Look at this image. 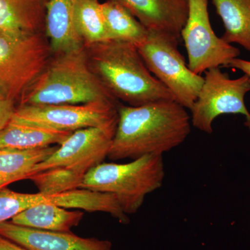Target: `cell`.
Segmentation results:
<instances>
[{
	"label": "cell",
	"mask_w": 250,
	"mask_h": 250,
	"mask_svg": "<svg viewBox=\"0 0 250 250\" xmlns=\"http://www.w3.org/2000/svg\"><path fill=\"white\" fill-rule=\"evenodd\" d=\"M105 25L109 40L125 41L138 45L146 40L149 31L115 0L101 3Z\"/></svg>",
	"instance_id": "d6986e66"
},
{
	"label": "cell",
	"mask_w": 250,
	"mask_h": 250,
	"mask_svg": "<svg viewBox=\"0 0 250 250\" xmlns=\"http://www.w3.org/2000/svg\"><path fill=\"white\" fill-rule=\"evenodd\" d=\"M16 102L0 90V131L6 127L14 115Z\"/></svg>",
	"instance_id": "7402d4cb"
},
{
	"label": "cell",
	"mask_w": 250,
	"mask_h": 250,
	"mask_svg": "<svg viewBox=\"0 0 250 250\" xmlns=\"http://www.w3.org/2000/svg\"><path fill=\"white\" fill-rule=\"evenodd\" d=\"M0 235L29 250H113L106 240L26 228L11 221L0 223Z\"/></svg>",
	"instance_id": "8fae6325"
},
{
	"label": "cell",
	"mask_w": 250,
	"mask_h": 250,
	"mask_svg": "<svg viewBox=\"0 0 250 250\" xmlns=\"http://www.w3.org/2000/svg\"><path fill=\"white\" fill-rule=\"evenodd\" d=\"M191 118L175 100L133 106L120 104L108 158L111 161L161 155L178 147L190 133Z\"/></svg>",
	"instance_id": "6da1fadb"
},
{
	"label": "cell",
	"mask_w": 250,
	"mask_h": 250,
	"mask_svg": "<svg viewBox=\"0 0 250 250\" xmlns=\"http://www.w3.org/2000/svg\"><path fill=\"white\" fill-rule=\"evenodd\" d=\"M78 1H47L45 36L53 54L75 50L84 45L75 27V11Z\"/></svg>",
	"instance_id": "5bb4252c"
},
{
	"label": "cell",
	"mask_w": 250,
	"mask_h": 250,
	"mask_svg": "<svg viewBox=\"0 0 250 250\" xmlns=\"http://www.w3.org/2000/svg\"><path fill=\"white\" fill-rule=\"evenodd\" d=\"M82 210H69L53 204H41L21 212L11 223L45 231L70 232L83 219Z\"/></svg>",
	"instance_id": "9a60e30c"
},
{
	"label": "cell",
	"mask_w": 250,
	"mask_h": 250,
	"mask_svg": "<svg viewBox=\"0 0 250 250\" xmlns=\"http://www.w3.org/2000/svg\"><path fill=\"white\" fill-rule=\"evenodd\" d=\"M75 22L77 32L84 45L109 41L101 3L98 0H79Z\"/></svg>",
	"instance_id": "ffe728a7"
},
{
	"label": "cell",
	"mask_w": 250,
	"mask_h": 250,
	"mask_svg": "<svg viewBox=\"0 0 250 250\" xmlns=\"http://www.w3.org/2000/svg\"><path fill=\"white\" fill-rule=\"evenodd\" d=\"M164 177L163 156L147 155L126 164L103 162L86 172L80 188L111 194L128 215L136 213L148 194L162 187Z\"/></svg>",
	"instance_id": "277c9868"
},
{
	"label": "cell",
	"mask_w": 250,
	"mask_h": 250,
	"mask_svg": "<svg viewBox=\"0 0 250 250\" xmlns=\"http://www.w3.org/2000/svg\"><path fill=\"white\" fill-rule=\"evenodd\" d=\"M117 125L73 131L47 159L37 164L29 175L55 167L86 174L108 157Z\"/></svg>",
	"instance_id": "30bf717a"
},
{
	"label": "cell",
	"mask_w": 250,
	"mask_h": 250,
	"mask_svg": "<svg viewBox=\"0 0 250 250\" xmlns=\"http://www.w3.org/2000/svg\"><path fill=\"white\" fill-rule=\"evenodd\" d=\"M20 102L21 105H51L118 100L92 70L83 45L75 50L54 54Z\"/></svg>",
	"instance_id": "3957f363"
},
{
	"label": "cell",
	"mask_w": 250,
	"mask_h": 250,
	"mask_svg": "<svg viewBox=\"0 0 250 250\" xmlns=\"http://www.w3.org/2000/svg\"><path fill=\"white\" fill-rule=\"evenodd\" d=\"M179 39L169 34L149 31L136 45L151 73L170 90L174 100L190 110L204 83V77L190 70L178 49Z\"/></svg>",
	"instance_id": "5b68a950"
},
{
	"label": "cell",
	"mask_w": 250,
	"mask_h": 250,
	"mask_svg": "<svg viewBox=\"0 0 250 250\" xmlns=\"http://www.w3.org/2000/svg\"><path fill=\"white\" fill-rule=\"evenodd\" d=\"M0 250H29L0 235Z\"/></svg>",
	"instance_id": "cb8c5ba5"
},
{
	"label": "cell",
	"mask_w": 250,
	"mask_h": 250,
	"mask_svg": "<svg viewBox=\"0 0 250 250\" xmlns=\"http://www.w3.org/2000/svg\"><path fill=\"white\" fill-rule=\"evenodd\" d=\"M72 132L29 125H9L0 131V149H37L62 144Z\"/></svg>",
	"instance_id": "2e32d148"
},
{
	"label": "cell",
	"mask_w": 250,
	"mask_h": 250,
	"mask_svg": "<svg viewBox=\"0 0 250 250\" xmlns=\"http://www.w3.org/2000/svg\"><path fill=\"white\" fill-rule=\"evenodd\" d=\"M229 67L241 70L249 77L250 80V61L244 60V59L236 58L233 59L230 62Z\"/></svg>",
	"instance_id": "603a6c76"
},
{
	"label": "cell",
	"mask_w": 250,
	"mask_h": 250,
	"mask_svg": "<svg viewBox=\"0 0 250 250\" xmlns=\"http://www.w3.org/2000/svg\"><path fill=\"white\" fill-rule=\"evenodd\" d=\"M119 105L118 102L21 105L9 123L73 132L85 128L118 124Z\"/></svg>",
	"instance_id": "ba28073f"
},
{
	"label": "cell",
	"mask_w": 250,
	"mask_h": 250,
	"mask_svg": "<svg viewBox=\"0 0 250 250\" xmlns=\"http://www.w3.org/2000/svg\"><path fill=\"white\" fill-rule=\"evenodd\" d=\"M188 14L181 32L188 59L189 68L197 75L214 67H229L238 58L239 49L218 37L212 28L208 0H188Z\"/></svg>",
	"instance_id": "9c48e42d"
},
{
	"label": "cell",
	"mask_w": 250,
	"mask_h": 250,
	"mask_svg": "<svg viewBox=\"0 0 250 250\" xmlns=\"http://www.w3.org/2000/svg\"><path fill=\"white\" fill-rule=\"evenodd\" d=\"M85 174L64 167H51L29 175L39 192L48 195L80 188Z\"/></svg>",
	"instance_id": "44dd1931"
},
{
	"label": "cell",
	"mask_w": 250,
	"mask_h": 250,
	"mask_svg": "<svg viewBox=\"0 0 250 250\" xmlns=\"http://www.w3.org/2000/svg\"><path fill=\"white\" fill-rule=\"evenodd\" d=\"M250 91V80L246 75L231 79L220 67L207 70L201 90L190 110L192 126L210 134L215 118L224 114H241L250 131V113L245 103V97Z\"/></svg>",
	"instance_id": "52a82bcc"
},
{
	"label": "cell",
	"mask_w": 250,
	"mask_h": 250,
	"mask_svg": "<svg viewBox=\"0 0 250 250\" xmlns=\"http://www.w3.org/2000/svg\"><path fill=\"white\" fill-rule=\"evenodd\" d=\"M52 54L45 34L17 38L0 31V90L21 100Z\"/></svg>",
	"instance_id": "8992f818"
},
{
	"label": "cell",
	"mask_w": 250,
	"mask_h": 250,
	"mask_svg": "<svg viewBox=\"0 0 250 250\" xmlns=\"http://www.w3.org/2000/svg\"><path fill=\"white\" fill-rule=\"evenodd\" d=\"M223 21V39L242 46L250 53V0H212Z\"/></svg>",
	"instance_id": "ac0fdd59"
},
{
	"label": "cell",
	"mask_w": 250,
	"mask_h": 250,
	"mask_svg": "<svg viewBox=\"0 0 250 250\" xmlns=\"http://www.w3.org/2000/svg\"><path fill=\"white\" fill-rule=\"evenodd\" d=\"M148 31L180 39L188 14V0H115Z\"/></svg>",
	"instance_id": "7c38bea8"
},
{
	"label": "cell",
	"mask_w": 250,
	"mask_h": 250,
	"mask_svg": "<svg viewBox=\"0 0 250 250\" xmlns=\"http://www.w3.org/2000/svg\"><path fill=\"white\" fill-rule=\"evenodd\" d=\"M84 47L92 70L116 100L133 106L175 100L149 71L134 44L109 40Z\"/></svg>",
	"instance_id": "7a4b0ae2"
},
{
	"label": "cell",
	"mask_w": 250,
	"mask_h": 250,
	"mask_svg": "<svg viewBox=\"0 0 250 250\" xmlns=\"http://www.w3.org/2000/svg\"><path fill=\"white\" fill-rule=\"evenodd\" d=\"M58 146L24 150L0 149V190L10 184L27 179L32 169L47 159Z\"/></svg>",
	"instance_id": "e0dca14e"
},
{
	"label": "cell",
	"mask_w": 250,
	"mask_h": 250,
	"mask_svg": "<svg viewBox=\"0 0 250 250\" xmlns=\"http://www.w3.org/2000/svg\"><path fill=\"white\" fill-rule=\"evenodd\" d=\"M48 0H0V31L22 38L45 34Z\"/></svg>",
	"instance_id": "4fadbf2b"
}]
</instances>
